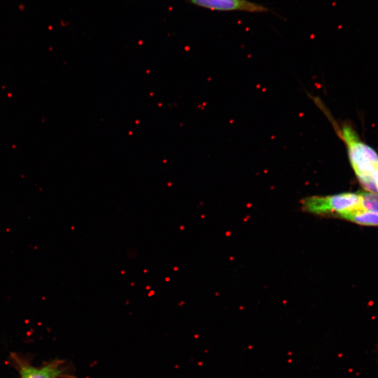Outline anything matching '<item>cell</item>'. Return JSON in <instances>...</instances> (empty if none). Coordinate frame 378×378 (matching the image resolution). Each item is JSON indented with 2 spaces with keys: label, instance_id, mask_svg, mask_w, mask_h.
<instances>
[{
  "label": "cell",
  "instance_id": "6da1fadb",
  "mask_svg": "<svg viewBox=\"0 0 378 378\" xmlns=\"http://www.w3.org/2000/svg\"><path fill=\"white\" fill-rule=\"evenodd\" d=\"M345 143L350 164L366 191L375 192L372 177L378 169V154L363 142L356 131L348 125L337 130Z\"/></svg>",
  "mask_w": 378,
  "mask_h": 378
},
{
  "label": "cell",
  "instance_id": "7a4b0ae2",
  "mask_svg": "<svg viewBox=\"0 0 378 378\" xmlns=\"http://www.w3.org/2000/svg\"><path fill=\"white\" fill-rule=\"evenodd\" d=\"M302 206L303 210L311 214L338 218L344 214L363 209L359 192L309 197L302 200Z\"/></svg>",
  "mask_w": 378,
  "mask_h": 378
},
{
  "label": "cell",
  "instance_id": "3957f363",
  "mask_svg": "<svg viewBox=\"0 0 378 378\" xmlns=\"http://www.w3.org/2000/svg\"><path fill=\"white\" fill-rule=\"evenodd\" d=\"M191 3L209 10L218 11H244L265 13L268 11L264 6L248 0H190Z\"/></svg>",
  "mask_w": 378,
  "mask_h": 378
},
{
  "label": "cell",
  "instance_id": "277c9868",
  "mask_svg": "<svg viewBox=\"0 0 378 378\" xmlns=\"http://www.w3.org/2000/svg\"><path fill=\"white\" fill-rule=\"evenodd\" d=\"M63 361L55 360L42 367L27 364L19 365L20 378H60L66 376Z\"/></svg>",
  "mask_w": 378,
  "mask_h": 378
},
{
  "label": "cell",
  "instance_id": "5b68a950",
  "mask_svg": "<svg viewBox=\"0 0 378 378\" xmlns=\"http://www.w3.org/2000/svg\"><path fill=\"white\" fill-rule=\"evenodd\" d=\"M339 218L360 225L378 227V213L365 209H359L344 214Z\"/></svg>",
  "mask_w": 378,
  "mask_h": 378
},
{
  "label": "cell",
  "instance_id": "8992f818",
  "mask_svg": "<svg viewBox=\"0 0 378 378\" xmlns=\"http://www.w3.org/2000/svg\"><path fill=\"white\" fill-rule=\"evenodd\" d=\"M362 207L366 210L378 213V193L363 190L359 192Z\"/></svg>",
  "mask_w": 378,
  "mask_h": 378
},
{
  "label": "cell",
  "instance_id": "52a82bcc",
  "mask_svg": "<svg viewBox=\"0 0 378 378\" xmlns=\"http://www.w3.org/2000/svg\"><path fill=\"white\" fill-rule=\"evenodd\" d=\"M373 184L375 190V192L378 193V169L376 171L372 177Z\"/></svg>",
  "mask_w": 378,
  "mask_h": 378
}]
</instances>
